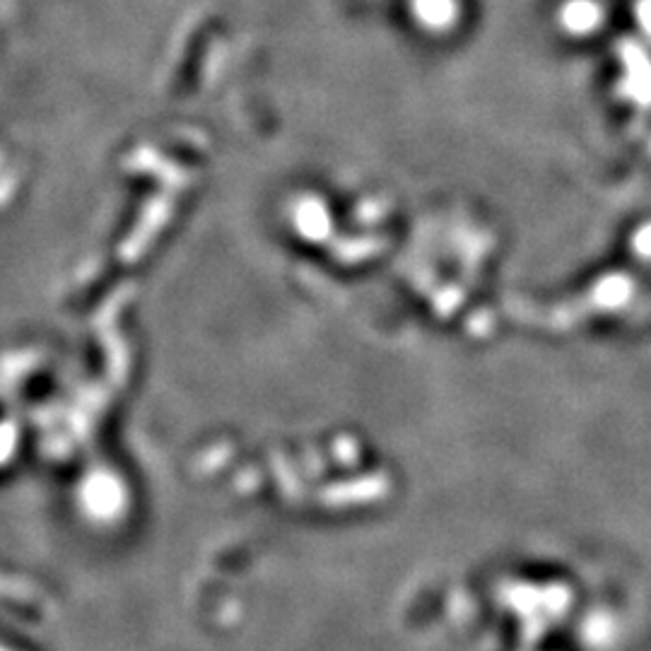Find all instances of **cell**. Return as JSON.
I'll list each match as a JSON object with an SVG mask.
<instances>
[{
  "label": "cell",
  "mask_w": 651,
  "mask_h": 651,
  "mask_svg": "<svg viewBox=\"0 0 651 651\" xmlns=\"http://www.w3.org/2000/svg\"><path fill=\"white\" fill-rule=\"evenodd\" d=\"M635 248H637V254L642 256V258H651V222L644 224V228L637 232V236H635Z\"/></svg>",
  "instance_id": "obj_1"
}]
</instances>
